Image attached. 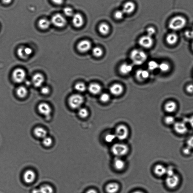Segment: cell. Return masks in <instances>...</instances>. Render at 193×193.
I'll return each mask as SVG.
<instances>
[{
  "label": "cell",
  "mask_w": 193,
  "mask_h": 193,
  "mask_svg": "<svg viewBox=\"0 0 193 193\" xmlns=\"http://www.w3.org/2000/svg\"><path fill=\"white\" fill-rule=\"evenodd\" d=\"M41 92L44 95H47L50 92V89L49 87L46 86L42 87L41 88Z\"/></svg>",
  "instance_id": "bcb514c9"
},
{
  "label": "cell",
  "mask_w": 193,
  "mask_h": 193,
  "mask_svg": "<svg viewBox=\"0 0 193 193\" xmlns=\"http://www.w3.org/2000/svg\"><path fill=\"white\" fill-rule=\"evenodd\" d=\"M123 86L118 83H115L110 87L109 90L113 95L117 96L121 94L123 91Z\"/></svg>",
  "instance_id": "2e32d148"
},
{
  "label": "cell",
  "mask_w": 193,
  "mask_h": 193,
  "mask_svg": "<svg viewBox=\"0 0 193 193\" xmlns=\"http://www.w3.org/2000/svg\"><path fill=\"white\" fill-rule=\"evenodd\" d=\"M24 48L25 46H21L18 48L17 50V54L20 58L26 59L28 58L26 55Z\"/></svg>",
  "instance_id": "836d02e7"
},
{
  "label": "cell",
  "mask_w": 193,
  "mask_h": 193,
  "mask_svg": "<svg viewBox=\"0 0 193 193\" xmlns=\"http://www.w3.org/2000/svg\"><path fill=\"white\" fill-rule=\"evenodd\" d=\"M53 2L57 5H61L64 2V0H52Z\"/></svg>",
  "instance_id": "f5cc1de1"
},
{
  "label": "cell",
  "mask_w": 193,
  "mask_h": 193,
  "mask_svg": "<svg viewBox=\"0 0 193 193\" xmlns=\"http://www.w3.org/2000/svg\"><path fill=\"white\" fill-rule=\"evenodd\" d=\"M51 22L55 27L62 28L65 26L67 23L66 20L62 15L57 13L53 16Z\"/></svg>",
  "instance_id": "52a82bcc"
},
{
  "label": "cell",
  "mask_w": 193,
  "mask_h": 193,
  "mask_svg": "<svg viewBox=\"0 0 193 193\" xmlns=\"http://www.w3.org/2000/svg\"><path fill=\"white\" fill-rule=\"evenodd\" d=\"M148 68L151 71H153L159 68V64L156 61L151 60L148 63Z\"/></svg>",
  "instance_id": "1f68e13d"
},
{
  "label": "cell",
  "mask_w": 193,
  "mask_h": 193,
  "mask_svg": "<svg viewBox=\"0 0 193 193\" xmlns=\"http://www.w3.org/2000/svg\"><path fill=\"white\" fill-rule=\"evenodd\" d=\"M191 149L188 146H187V147H185L183 149V153L185 155H189L191 153Z\"/></svg>",
  "instance_id": "816d5d0a"
},
{
  "label": "cell",
  "mask_w": 193,
  "mask_h": 193,
  "mask_svg": "<svg viewBox=\"0 0 193 193\" xmlns=\"http://www.w3.org/2000/svg\"><path fill=\"white\" fill-rule=\"evenodd\" d=\"M89 112L88 110L85 108H81L79 109L78 114L81 118H86L88 116Z\"/></svg>",
  "instance_id": "d590c367"
},
{
  "label": "cell",
  "mask_w": 193,
  "mask_h": 193,
  "mask_svg": "<svg viewBox=\"0 0 193 193\" xmlns=\"http://www.w3.org/2000/svg\"><path fill=\"white\" fill-rule=\"evenodd\" d=\"M116 138V137L115 134L108 133V134L106 135L105 140L107 143H111Z\"/></svg>",
  "instance_id": "f35d334b"
},
{
  "label": "cell",
  "mask_w": 193,
  "mask_h": 193,
  "mask_svg": "<svg viewBox=\"0 0 193 193\" xmlns=\"http://www.w3.org/2000/svg\"><path fill=\"white\" fill-rule=\"evenodd\" d=\"M192 50L193 51V41L192 43Z\"/></svg>",
  "instance_id": "91938a15"
},
{
  "label": "cell",
  "mask_w": 193,
  "mask_h": 193,
  "mask_svg": "<svg viewBox=\"0 0 193 193\" xmlns=\"http://www.w3.org/2000/svg\"><path fill=\"white\" fill-rule=\"evenodd\" d=\"M119 189V185L116 183H109L106 187V190L107 193H117Z\"/></svg>",
  "instance_id": "cb8c5ba5"
},
{
  "label": "cell",
  "mask_w": 193,
  "mask_h": 193,
  "mask_svg": "<svg viewBox=\"0 0 193 193\" xmlns=\"http://www.w3.org/2000/svg\"><path fill=\"white\" fill-rule=\"evenodd\" d=\"M114 134L116 138L120 140H124L129 136V129L126 126L121 125L117 127Z\"/></svg>",
  "instance_id": "5b68a950"
},
{
  "label": "cell",
  "mask_w": 193,
  "mask_h": 193,
  "mask_svg": "<svg viewBox=\"0 0 193 193\" xmlns=\"http://www.w3.org/2000/svg\"><path fill=\"white\" fill-rule=\"evenodd\" d=\"M43 144L46 147H50L53 144V140L51 137H47L43 139Z\"/></svg>",
  "instance_id": "74e56055"
},
{
  "label": "cell",
  "mask_w": 193,
  "mask_h": 193,
  "mask_svg": "<svg viewBox=\"0 0 193 193\" xmlns=\"http://www.w3.org/2000/svg\"><path fill=\"white\" fill-rule=\"evenodd\" d=\"M33 193H39V189H35L33 191Z\"/></svg>",
  "instance_id": "9f6ffc18"
},
{
  "label": "cell",
  "mask_w": 193,
  "mask_h": 193,
  "mask_svg": "<svg viewBox=\"0 0 193 193\" xmlns=\"http://www.w3.org/2000/svg\"><path fill=\"white\" fill-rule=\"evenodd\" d=\"M135 8V5L134 3L129 1L124 4L122 11L124 14H129L132 13L134 12Z\"/></svg>",
  "instance_id": "ac0fdd59"
},
{
  "label": "cell",
  "mask_w": 193,
  "mask_h": 193,
  "mask_svg": "<svg viewBox=\"0 0 193 193\" xmlns=\"http://www.w3.org/2000/svg\"><path fill=\"white\" fill-rule=\"evenodd\" d=\"M133 193H144L140 191H135V192H133Z\"/></svg>",
  "instance_id": "6f0895ef"
},
{
  "label": "cell",
  "mask_w": 193,
  "mask_h": 193,
  "mask_svg": "<svg viewBox=\"0 0 193 193\" xmlns=\"http://www.w3.org/2000/svg\"><path fill=\"white\" fill-rule=\"evenodd\" d=\"M179 37L175 33H171L167 35L166 38L167 43L170 45H175L178 41Z\"/></svg>",
  "instance_id": "ffe728a7"
},
{
  "label": "cell",
  "mask_w": 193,
  "mask_h": 193,
  "mask_svg": "<svg viewBox=\"0 0 193 193\" xmlns=\"http://www.w3.org/2000/svg\"><path fill=\"white\" fill-rule=\"evenodd\" d=\"M146 32H147V35L148 36H151L155 34L156 33V29L152 27H148L146 29Z\"/></svg>",
  "instance_id": "ee69618b"
},
{
  "label": "cell",
  "mask_w": 193,
  "mask_h": 193,
  "mask_svg": "<svg viewBox=\"0 0 193 193\" xmlns=\"http://www.w3.org/2000/svg\"><path fill=\"white\" fill-rule=\"evenodd\" d=\"M26 73L23 69L18 68L14 70L12 73L13 80L16 83H21L25 80Z\"/></svg>",
  "instance_id": "8992f818"
},
{
  "label": "cell",
  "mask_w": 193,
  "mask_h": 193,
  "mask_svg": "<svg viewBox=\"0 0 193 193\" xmlns=\"http://www.w3.org/2000/svg\"><path fill=\"white\" fill-rule=\"evenodd\" d=\"M24 49H25L26 55L28 58L32 54L33 50L31 48L27 47V46H25Z\"/></svg>",
  "instance_id": "f6af8a7d"
},
{
  "label": "cell",
  "mask_w": 193,
  "mask_h": 193,
  "mask_svg": "<svg viewBox=\"0 0 193 193\" xmlns=\"http://www.w3.org/2000/svg\"><path fill=\"white\" fill-rule=\"evenodd\" d=\"M178 107L177 103L175 101H170L167 102L164 105L165 111L168 113H173L177 110Z\"/></svg>",
  "instance_id": "e0dca14e"
},
{
  "label": "cell",
  "mask_w": 193,
  "mask_h": 193,
  "mask_svg": "<svg viewBox=\"0 0 193 193\" xmlns=\"http://www.w3.org/2000/svg\"><path fill=\"white\" fill-rule=\"evenodd\" d=\"M44 81V77L42 74L37 73L33 76L32 82L36 87H40L43 85Z\"/></svg>",
  "instance_id": "9a60e30c"
},
{
  "label": "cell",
  "mask_w": 193,
  "mask_h": 193,
  "mask_svg": "<svg viewBox=\"0 0 193 193\" xmlns=\"http://www.w3.org/2000/svg\"><path fill=\"white\" fill-rule=\"evenodd\" d=\"M36 178V174L33 170H28L23 174V180L27 183H33L35 180Z\"/></svg>",
  "instance_id": "5bb4252c"
},
{
  "label": "cell",
  "mask_w": 193,
  "mask_h": 193,
  "mask_svg": "<svg viewBox=\"0 0 193 193\" xmlns=\"http://www.w3.org/2000/svg\"><path fill=\"white\" fill-rule=\"evenodd\" d=\"M92 44L91 42L87 40L81 41L77 44L78 50L81 53H86L90 51L91 48Z\"/></svg>",
  "instance_id": "8fae6325"
},
{
  "label": "cell",
  "mask_w": 193,
  "mask_h": 193,
  "mask_svg": "<svg viewBox=\"0 0 193 193\" xmlns=\"http://www.w3.org/2000/svg\"><path fill=\"white\" fill-rule=\"evenodd\" d=\"M28 90L25 86H20L17 89L16 94L20 98H25L28 94Z\"/></svg>",
  "instance_id": "f1b7e54d"
},
{
  "label": "cell",
  "mask_w": 193,
  "mask_h": 193,
  "mask_svg": "<svg viewBox=\"0 0 193 193\" xmlns=\"http://www.w3.org/2000/svg\"><path fill=\"white\" fill-rule=\"evenodd\" d=\"M39 112L46 118L50 117L52 112L50 106L46 103H42L39 104L38 107Z\"/></svg>",
  "instance_id": "30bf717a"
},
{
  "label": "cell",
  "mask_w": 193,
  "mask_h": 193,
  "mask_svg": "<svg viewBox=\"0 0 193 193\" xmlns=\"http://www.w3.org/2000/svg\"><path fill=\"white\" fill-rule=\"evenodd\" d=\"M75 89L77 91L83 92L86 91V86L84 83L82 82L77 83L75 85Z\"/></svg>",
  "instance_id": "d6a6232c"
},
{
  "label": "cell",
  "mask_w": 193,
  "mask_h": 193,
  "mask_svg": "<svg viewBox=\"0 0 193 193\" xmlns=\"http://www.w3.org/2000/svg\"><path fill=\"white\" fill-rule=\"evenodd\" d=\"M149 76V73L148 70H139L136 73V77L139 81H143L146 80Z\"/></svg>",
  "instance_id": "d6986e66"
},
{
  "label": "cell",
  "mask_w": 193,
  "mask_h": 193,
  "mask_svg": "<svg viewBox=\"0 0 193 193\" xmlns=\"http://www.w3.org/2000/svg\"><path fill=\"white\" fill-rule=\"evenodd\" d=\"M86 193H98L97 191L94 189H90L87 191Z\"/></svg>",
  "instance_id": "db71d44e"
},
{
  "label": "cell",
  "mask_w": 193,
  "mask_h": 193,
  "mask_svg": "<svg viewBox=\"0 0 193 193\" xmlns=\"http://www.w3.org/2000/svg\"><path fill=\"white\" fill-rule=\"evenodd\" d=\"M72 22L74 26L79 28L83 26L84 23V18L82 15L77 13L72 16Z\"/></svg>",
  "instance_id": "4fadbf2b"
},
{
  "label": "cell",
  "mask_w": 193,
  "mask_h": 193,
  "mask_svg": "<svg viewBox=\"0 0 193 193\" xmlns=\"http://www.w3.org/2000/svg\"><path fill=\"white\" fill-rule=\"evenodd\" d=\"M84 98L81 95L74 94L70 96L68 99V103L72 108H80L84 102Z\"/></svg>",
  "instance_id": "277c9868"
},
{
  "label": "cell",
  "mask_w": 193,
  "mask_h": 193,
  "mask_svg": "<svg viewBox=\"0 0 193 193\" xmlns=\"http://www.w3.org/2000/svg\"><path fill=\"white\" fill-rule=\"evenodd\" d=\"M30 83H31V82H29V81H27V82H26V84L28 85H30Z\"/></svg>",
  "instance_id": "680465c9"
},
{
  "label": "cell",
  "mask_w": 193,
  "mask_h": 193,
  "mask_svg": "<svg viewBox=\"0 0 193 193\" xmlns=\"http://www.w3.org/2000/svg\"><path fill=\"white\" fill-rule=\"evenodd\" d=\"M186 92L189 94L193 93V84H190L187 85L185 88Z\"/></svg>",
  "instance_id": "c3c4849f"
},
{
  "label": "cell",
  "mask_w": 193,
  "mask_h": 193,
  "mask_svg": "<svg viewBox=\"0 0 193 193\" xmlns=\"http://www.w3.org/2000/svg\"><path fill=\"white\" fill-rule=\"evenodd\" d=\"M51 22L45 18H41L39 20L38 26L40 28L43 29H46L50 27Z\"/></svg>",
  "instance_id": "83f0119b"
},
{
  "label": "cell",
  "mask_w": 193,
  "mask_h": 193,
  "mask_svg": "<svg viewBox=\"0 0 193 193\" xmlns=\"http://www.w3.org/2000/svg\"><path fill=\"white\" fill-rule=\"evenodd\" d=\"M3 3L5 4H8L12 2V0H2Z\"/></svg>",
  "instance_id": "11a10c76"
},
{
  "label": "cell",
  "mask_w": 193,
  "mask_h": 193,
  "mask_svg": "<svg viewBox=\"0 0 193 193\" xmlns=\"http://www.w3.org/2000/svg\"><path fill=\"white\" fill-rule=\"evenodd\" d=\"M124 14H125L122 10H118L114 13V17L117 20H121L123 18Z\"/></svg>",
  "instance_id": "b9f144b4"
},
{
  "label": "cell",
  "mask_w": 193,
  "mask_h": 193,
  "mask_svg": "<svg viewBox=\"0 0 193 193\" xmlns=\"http://www.w3.org/2000/svg\"><path fill=\"white\" fill-rule=\"evenodd\" d=\"M100 99L101 101L102 102L107 103L109 101L110 99V96L109 94L105 93L101 94Z\"/></svg>",
  "instance_id": "60d3db41"
},
{
  "label": "cell",
  "mask_w": 193,
  "mask_h": 193,
  "mask_svg": "<svg viewBox=\"0 0 193 193\" xmlns=\"http://www.w3.org/2000/svg\"><path fill=\"white\" fill-rule=\"evenodd\" d=\"M167 168L163 165L158 164L154 168V171L156 175L158 177H162L166 175Z\"/></svg>",
  "instance_id": "44dd1931"
},
{
  "label": "cell",
  "mask_w": 193,
  "mask_h": 193,
  "mask_svg": "<svg viewBox=\"0 0 193 193\" xmlns=\"http://www.w3.org/2000/svg\"><path fill=\"white\" fill-rule=\"evenodd\" d=\"M35 136L38 138L43 139L47 135V131L42 127H38L35 128L34 130Z\"/></svg>",
  "instance_id": "d4e9b609"
},
{
  "label": "cell",
  "mask_w": 193,
  "mask_h": 193,
  "mask_svg": "<svg viewBox=\"0 0 193 193\" xmlns=\"http://www.w3.org/2000/svg\"><path fill=\"white\" fill-rule=\"evenodd\" d=\"M158 69L163 73H166L170 71V65L168 62H163L159 64Z\"/></svg>",
  "instance_id": "f546056e"
},
{
  "label": "cell",
  "mask_w": 193,
  "mask_h": 193,
  "mask_svg": "<svg viewBox=\"0 0 193 193\" xmlns=\"http://www.w3.org/2000/svg\"><path fill=\"white\" fill-rule=\"evenodd\" d=\"M133 66L131 65L125 63L121 65L119 68V71L123 75H127L132 71Z\"/></svg>",
  "instance_id": "484cf974"
},
{
  "label": "cell",
  "mask_w": 193,
  "mask_h": 193,
  "mask_svg": "<svg viewBox=\"0 0 193 193\" xmlns=\"http://www.w3.org/2000/svg\"><path fill=\"white\" fill-rule=\"evenodd\" d=\"M39 193H54L53 187L48 185H42L39 189Z\"/></svg>",
  "instance_id": "4dcf8cb0"
},
{
  "label": "cell",
  "mask_w": 193,
  "mask_h": 193,
  "mask_svg": "<svg viewBox=\"0 0 193 193\" xmlns=\"http://www.w3.org/2000/svg\"><path fill=\"white\" fill-rule=\"evenodd\" d=\"M174 174H175V172H174V170L172 168L170 167L168 168H167L166 172L167 177L173 175Z\"/></svg>",
  "instance_id": "681fc988"
},
{
  "label": "cell",
  "mask_w": 193,
  "mask_h": 193,
  "mask_svg": "<svg viewBox=\"0 0 193 193\" xmlns=\"http://www.w3.org/2000/svg\"><path fill=\"white\" fill-rule=\"evenodd\" d=\"M174 125V130L179 134H185L188 130L186 124L183 122H175Z\"/></svg>",
  "instance_id": "7c38bea8"
},
{
  "label": "cell",
  "mask_w": 193,
  "mask_h": 193,
  "mask_svg": "<svg viewBox=\"0 0 193 193\" xmlns=\"http://www.w3.org/2000/svg\"><path fill=\"white\" fill-rule=\"evenodd\" d=\"M103 52L101 48L99 47H95L92 50V54L94 56L96 57H100L102 55Z\"/></svg>",
  "instance_id": "e575fe53"
},
{
  "label": "cell",
  "mask_w": 193,
  "mask_h": 193,
  "mask_svg": "<svg viewBox=\"0 0 193 193\" xmlns=\"http://www.w3.org/2000/svg\"><path fill=\"white\" fill-rule=\"evenodd\" d=\"M187 146L193 149V135L189 137L187 141Z\"/></svg>",
  "instance_id": "7dc6e473"
},
{
  "label": "cell",
  "mask_w": 193,
  "mask_h": 193,
  "mask_svg": "<svg viewBox=\"0 0 193 193\" xmlns=\"http://www.w3.org/2000/svg\"><path fill=\"white\" fill-rule=\"evenodd\" d=\"M189 123L190 127L193 128V116H191L189 118L186 119V120L185 122H183L184 123L186 122Z\"/></svg>",
  "instance_id": "f907efd6"
},
{
  "label": "cell",
  "mask_w": 193,
  "mask_h": 193,
  "mask_svg": "<svg viewBox=\"0 0 193 193\" xmlns=\"http://www.w3.org/2000/svg\"><path fill=\"white\" fill-rule=\"evenodd\" d=\"M165 123L167 125H173L175 123V119L174 117L171 116H167L164 118Z\"/></svg>",
  "instance_id": "8d00e7d4"
},
{
  "label": "cell",
  "mask_w": 193,
  "mask_h": 193,
  "mask_svg": "<svg viewBox=\"0 0 193 193\" xmlns=\"http://www.w3.org/2000/svg\"><path fill=\"white\" fill-rule=\"evenodd\" d=\"M64 13L66 16L68 17L73 16L74 14L73 10L70 7H66L64 9Z\"/></svg>",
  "instance_id": "ab89813d"
},
{
  "label": "cell",
  "mask_w": 193,
  "mask_h": 193,
  "mask_svg": "<svg viewBox=\"0 0 193 193\" xmlns=\"http://www.w3.org/2000/svg\"><path fill=\"white\" fill-rule=\"evenodd\" d=\"M98 29H99V32L103 35L108 34L110 30L109 26L108 24L105 23H102L100 24Z\"/></svg>",
  "instance_id": "4316f807"
},
{
  "label": "cell",
  "mask_w": 193,
  "mask_h": 193,
  "mask_svg": "<svg viewBox=\"0 0 193 193\" xmlns=\"http://www.w3.org/2000/svg\"><path fill=\"white\" fill-rule=\"evenodd\" d=\"M113 164L115 169L119 171L122 170L125 168V162L120 158L116 157L114 159Z\"/></svg>",
  "instance_id": "603a6c76"
},
{
  "label": "cell",
  "mask_w": 193,
  "mask_h": 193,
  "mask_svg": "<svg viewBox=\"0 0 193 193\" xmlns=\"http://www.w3.org/2000/svg\"><path fill=\"white\" fill-rule=\"evenodd\" d=\"M111 151L116 157L120 158L127 154L129 153V148L127 144L117 143L113 145Z\"/></svg>",
  "instance_id": "3957f363"
},
{
  "label": "cell",
  "mask_w": 193,
  "mask_h": 193,
  "mask_svg": "<svg viewBox=\"0 0 193 193\" xmlns=\"http://www.w3.org/2000/svg\"><path fill=\"white\" fill-rule=\"evenodd\" d=\"M88 90L91 93L94 95H96L101 92L102 88L101 85L97 83H92L89 85Z\"/></svg>",
  "instance_id": "7402d4cb"
},
{
  "label": "cell",
  "mask_w": 193,
  "mask_h": 193,
  "mask_svg": "<svg viewBox=\"0 0 193 193\" xmlns=\"http://www.w3.org/2000/svg\"><path fill=\"white\" fill-rule=\"evenodd\" d=\"M138 43L142 47L148 49L153 45L154 40L152 37L147 35L141 37L139 39Z\"/></svg>",
  "instance_id": "ba28073f"
},
{
  "label": "cell",
  "mask_w": 193,
  "mask_h": 193,
  "mask_svg": "<svg viewBox=\"0 0 193 193\" xmlns=\"http://www.w3.org/2000/svg\"><path fill=\"white\" fill-rule=\"evenodd\" d=\"M179 176L176 174L167 177L166 179V184L167 186L170 189H174L177 187L180 183Z\"/></svg>",
  "instance_id": "9c48e42d"
},
{
  "label": "cell",
  "mask_w": 193,
  "mask_h": 193,
  "mask_svg": "<svg viewBox=\"0 0 193 193\" xmlns=\"http://www.w3.org/2000/svg\"><path fill=\"white\" fill-rule=\"evenodd\" d=\"M185 35L187 38L193 39V26L192 29L185 31Z\"/></svg>",
  "instance_id": "7bdbcfd3"
},
{
  "label": "cell",
  "mask_w": 193,
  "mask_h": 193,
  "mask_svg": "<svg viewBox=\"0 0 193 193\" xmlns=\"http://www.w3.org/2000/svg\"><path fill=\"white\" fill-rule=\"evenodd\" d=\"M148 56L145 52L138 49L133 50L130 54V58L135 65H141L147 60Z\"/></svg>",
  "instance_id": "7a4b0ae2"
},
{
  "label": "cell",
  "mask_w": 193,
  "mask_h": 193,
  "mask_svg": "<svg viewBox=\"0 0 193 193\" xmlns=\"http://www.w3.org/2000/svg\"><path fill=\"white\" fill-rule=\"evenodd\" d=\"M186 18L183 16H177L174 17L169 23V27L171 30L177 31L184 28L186 25Z\"/></svg>",
  "instance_id": "6da1fadb"
}]
</instances>
